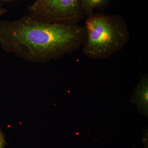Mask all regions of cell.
I'll use <instances>...</instances> for the list:
<instances>
[{"instance_id":"1","label":"cell","mask_w":148,"mask_h":148,"mask_svg":"<svg viewBox=\"0 0 148 148\" xmlns=\"http://www.w3.org/2000/svg\"><path fill=\"white\" fill-rule=\"evenodd\" d=\"M85 38L84 27L79 23H51L29 14L0 20L3 49L32 63H46L74 52L82 46Z\"/></svg>"},{"instance_id":"2","label":"cell","mask_w":148,"mask_h":148,"mask_svg":"<svg viewBox=\"0 0 148 148\" xmlns=\"http://www.w3.org/2000/svg\"><path fill=\"white\" fill-rule=\"evenodd\" d=\"M85 55L93 60L105 59L121 50L130 40L127 23L119 15L95 13L88 17L84 26Z\"/></svg>"},{"instance_id":"3","label":"cell","mask_w":148,"mask_h":148,"mask_svg":"<svg viewBox=\"0 0 148 148\" xmlns=\"http://www.w3.org/2000/svg\"><path fill=\"white\" fill-rule=\"evenodd\" d=\"M28 8L29 15L51 23H79L85 17L80 0H35Z\"/></svg>"},{"instance_id":"4","label":"cell","mask_w":148,"mask_h":148,"mask_svg":"<svg viewBox=\"0 0 148 148\" xmlns=\"http://www.w3.org/2000/svg\"><path fill=\"white\" fill-rule=\"evenodd\" d=\"M112 0H80L81 7L85 16L89 17L95 14V11L106 8Z\"/></svg>"},{"instance_id":"5","label":"cell","mask_w":148,"mask_h":148,"mask_svg":"<svg viewBox=\"0 0 148 148\" xmlns=\"http://www.w3.org/2000/svg\"><path fill=\"white\" fill-rule=\"evenodd\" d=\"M5 141L4 135L0 130V148H4Z\"/></svg>"},{"instance_id":"6","label":"cell","mask_w":148,"mask_h":148,"mask_svg":"<svg viewBox=\"0 0 148 148\" xmlns=\"http://www.w3.org/2000/svg\"><path fill=\"white\" fill-rule=\"evenodd\" d=\"M7 12L6 9L5 8H4L0 6V18L4 15Z\"/></svg>"},{"instance_id":"7","label":"cell","mask_w":148,"mask_h":148,"mask_svg":"<svg viewBox=\"0 0 148 148\" xmlns=\"http://www.w3.org/2000/svg\"><path fill=\"white\" fill-rule=\"evenodd\" d=\"M1 1H11V0H1Z\"/></svg>"}]
</instances>
